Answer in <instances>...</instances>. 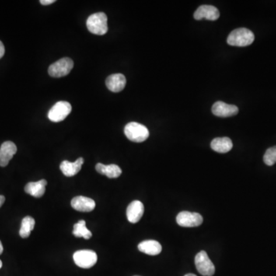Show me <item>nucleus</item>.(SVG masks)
Wrapping results in <instances>:
<instances>
[{"label":"nucleus","mask_w":276,"mask_h":276,"mask_svg":"<svg viewBox=\"0 0 276 276\" xmlns=\"http://www.w3.org/2000/svg\"><path fill=\"white\" fill-rule=\"evenodd\" d=\"M84 164V159L79 158L75 162L64 161L60 165V169L63 174L66 176H73L79 173Z\"/></svg>","instance_id":"15"},{"label":"nucleus","mask_w":276,"mask_h":276,"mask_svg":"<svg viewBox=\"0 0 276 276\" xmlns=\"http://www.w3.org/2000/svg\"><path fill=\"white\" fill-rule=\"evenodd\" d=\"M138 249L141 253L150 256H157L162 251V246L158 241L146 240L138 245Z\"/></svg>","instance_id":"17"},{"label":"nucleus","mask_w":276,"mask_h":276,"mask_svg":"<svg viewBox=\"0 0 276 276\" xmlns=\"http://www.w3.org/2000/svg\"><path fill=\"white\" fill-rule=\"evenodd\" d=\"M124 134L127 139L135 143L144 142L149 137L148 129L137 122H131L124 127Z\"/></svg>","instance_id":"3"},{"label":"nucleus","mask_w":276,"mask_h":276,"mask_svg":"<svg viewBox=\"0 0 276 276\" xmlns=\"http://www.w3.org/2000/svg\"></svg>","instance_id":"29"},{"label":"nucleus","mask_w":276,"mask_h":276,"mask_svg":"<svg viewBox=\"0 0 276 276\" xmlns=\"http://www.w3.org/2000/svg\"><path fill=\"white\" fill-rule=\"evenodd\" d=\"M73 259L78 267L90 269L96 264L98 256L94 251L85 249L75 252L73 255Z\"/></svg>","instance_id":"4"},{"label":"nucleus","mask_w":276,"mask_h":276,"mask_svg":"<svg viewBox=\"0 0 276 276\" xmlns=\"http://www.w3.org/2000/svg\"><path fill=\"white\" fill-rule=\"evenodd\" d=\"M72 233L75 237H83L85 239H89L92 236V232L87 229L86 222L85 221H78L74 225Z\"/></svg>","instance_id":"21"},{"label":"nucleus","mask_w":276,"mask_h":276,"mask_svg":"<svg viewBox=\"0 0 276 276\" xmlns=\"http://www.w3.org/2000/svg\"><path fill=\"white\" fill-rule=\"evenodd\" d=\"M16 152L17 148L13 142H4L0 148V166H6Z\"/></svg>","instance_id":"11"},{"label":"nucleus","mask_w":276,"mask_h":276,"mask_svg":"<svg viewBox=\"0 0 276 276\" xmlns=\"http://www.w3.org/2000/svg\"><path fill=\"white\" fill-rule=\"evenodd\" d=\"M203 222H204L203 217L197 213L183 211L176 217V222L180 226L197 227L201 225Z\"/></svg>","instance_id":"8"},{"label":"nucleus","mask_w":276,"mask_h":276,"mask_svg":"<svg viewBox=\"0 0 276 276\" xmlns=\"http://www.w3.org/2000/svg\"><path fill=\"white\" fill-rule=\"evenodd\" d=\"M212 112L214 115L217 117H232L237 114L239 109L235 105H228L222 102H217L213 105Z\"/></svg>","instance_id":"9"},{"label":"nucleus","mask_w":276,"mask_h":276,"mask_svg":"<svg viewBox=\"0 0 276 276\" xmlns=\"http://www.w3.org/2000/svg\"><path fill=\"white\" fill-rule=\"evenodd\" d=\"M71 111V104L67 102H58L50 109L48 117L53 122H60L66 118Z\"/></svg>","instance_id":"7"},{"label":"nucleus","mask_w":276,"mask_h":276,"mask_svg":"<svg viewBox=\"0 0 276 276\" xmlns=\"http://www.w3.org/2000/svg\"><path fill=\"white\" fill-rule=\"evenodd\" d=\"M193 16L196 20L206 19L207 20L216 21L220 17V12L217 7L214 5H203L196 10Z\"/></svg>","instance_id":"10"},{"label":"nucleus","mask_w":276,"mask_h":276,"mask_svg":"<svg viewBox=\"0 0 276 276\" xmlns=\"http://www.w3.org/2000/svg\"><path fill=\"white\" fill-rule=\"evenodd\" d=\"M71 207L79 212H91L95 208V202L92 199L83 196L75 197L71 200Z\"/></svg>","instance_id":"13"},{"label":"nucleus","mask_w":276,"mask_h":276,"mask_svg":"<svg viewBox=\"0 0 276 276\" xmlns=\"http://www.w3.org/2000/svg\"><path fill=\"white\" fill-rule=\"evenodd\" d=\"M264 163L268 166H273L276 163V146L269 148L263 157Z\"/></svg>","instance_id":"22"},{"label":"nucleus","mask_w":276,"mask_h":276,"mask_svg":"<svg viewBox=\"0 0 276 276\" xmlns=\"http://www.w3.org/2000/svg\"><path fill=\"white\" fill-rule=\"evenodd\" d=\"M253 32L246 28H239L231 32L227 38V43L229 46L236 47H246L254 42Z\"/></svg>","instance_id":"1"},{"label":"nucleus","mask_w":276,"mask_h":276,"mask_svg":"<svg viewBox=\"0 0 276 276\" xmlns=\"http://www.w3.org/2000/svg\"><path fill=\"white\" fill-rule=\"evenodd\" d=\"M46 185H47V181L46 180L30 182L25 186V192L32 197L40 198L45 194Z\"/></svg>","instance_id":"16"},{"label":"nucleus","mask_w":276,"mask_h":276,"mask_svg":"<svg viewBox=\"0 0 276 276\" xmlns=\"http://www.w3.org/2000/svg\"><path fill=\"white\" fill-rule=\"evenodd\" d=\"M2 261H1V260H0V269H1V268H2Z\"/></svg>","instance_id":"28"},{"label":"nucleus","mask_w":276,"mask_h":276,"mask_svg":"<svg viewBox=\"0 0 276 276\" xmlns=\"http://www.w3.org/2000/svg\"><path fill=\"white\" fill-rule=\"evenodd\" d=\"M3 252V246H2V242L0 241V255L2 254Z\"/></svg>","instance_id":"26"},{"label":"nucleus","mask_w":276,"mask_h":276,"mask_svg":"<svg viewBox=\"0 0 276 276\" xmlns=\"http://www.w3.org/2000/svg\"><path fill=\"white\" fill-rule=\"evenodd\" d=\"M144 204L139 200H134L129 204L127 209V217L129 222L137 223L144 215Z\"/></svg>","instance_id":"12"},{"label":"nucleus","mask_w":276,"mask_h":276,"mask_svg":"<svg viewBox=\"0 0 276 276\" xmlns=\"http://www.w3.org/2000/svg\"><path fill=\"white\" fill-rule=\"evenodd\" d=\"M232 146L233 144L229 137H217L211 142V148L216 152L221 154L230 151Z\"/></svg>","instance_id":"18"},{"label":"nucleus","mask_w":276,"mask_h":276,"mask_svg":"<svg viewBox=\"0 0 276 276\" xmlns=\"http://www.w3.org/2000/svg\"><path fill=\"white\" fill-rule=\"evenodd\" d=\"M36 221L31 217H26L22 220L19 235L23 239L29 237L31 232L34 229Z\"/></svg>","instance_id":"20"},{"label":"nucleus","mask_w":276,"mask_h":276,"mask_svg":"<svg viewBox=\"0 0 276 276\" xmlns=\"http://www.w3.org/2000/svg\"><path fill=\"white\" fill-rule=\"evenodd\" d=\"M5 198L2 195H0V208L3 205L4 203H5Z\"/></svg>","instance_id":"25"},{"label":"nucleus","mask_w":276,"mask_h":276,"mask_svg":"<svg viewBox=\"0 0 276 276\" xmlns=\"http://www.w3.org/2000/svg\"><path fill=\"white\" fill-rule=\"evenodd\" d=\"M87 28L92 34L103 36L109 30L108 17L104 12H97L92 14L87 19Z\"/></svg>","instance_id":"2"},{"label":"nucleus","mask_w":276,"mask_h":276,"mask_svg":"<svg viewBox=\"0 0 276 276\" xmlns=\"http://www.w3.org/2000/svg\"><path fill=\"white\" fill-rule=\"evenodd\" d=\"M5 54V47H4L3 43L0 41V58H2Z\"/></svg>","instance_id":"23"},{"label":"nucleus","mask_w":276,"mask_h":276,"mask_svg":"<svg viewBox=\"0 0 276 276\" xmlns=\"http://www.w3.org/2000/svg\"><path fill=\"white\" fill-rule=\"evenodd\" d=\"M185 276H197L196 275L192 274V273H190V274H186Z\"/></svg>","instance_id":"27"},{"label":"nucleus","mask_w":276,"mask_h":276,"mask_svg":"<svg viewBox=\"0 0 276 276\" xmlns=\"http://www.w3.org/2000/svg\"><path fill=\"white\" fill-rule=\"evenodd\" d=\"M195 265L197 271L204 276H213L215 273V266L210 260L205 251H200L195 257Z\"/></svg>","instance_id":"6"},{"label":"nucleus","mask_w":276,"mask_h":276,"mask_svg":"<svg viewBox=\"0 0 276 276\" xmlns=\"http://www.w3.org/2000/svg\"><path fill=\"white\" fill-rule=\"evenodd\" d=\"M106 86L112 92H120L125 88V76L122 74H113L106 79Z\"/></svg>","instance_id":"14"},{"label":"nucleus","mask_w":276,"mask_h":276,"mask_svg":"<svg viewBox=\"0 0 276 276\" xmlns=\"http://www.w3.org/2000/svg\"><path fill=\"white\" fill-rule=\"evenodd\" d=\"M74 67V62L70 58H63L53 63L49 68V74L53 78L66 76Z\"/></svg>","instance_id":"5"},{"label":"nucleus","mask_w":276,"mask_h":276,"mask_svg":"<svg viewBox=\"0 0 276 276\" xmlns=\"http://www.w3.org/2000/svg\"><path fill=\"white\" fill-rule=\"evenodd\" d=\"M97 172L100 174L105 175L109 178H117L122 173L120 166L116 165H105L99 163L95 166Z\"/></svg>","instance_id":"19"},{"label":"nucleus","mask_w":276,"mask_h":276,"mask_svg":"<svg viewBox=\"0 0 276 276\" xmlns=\"http://www.w3.org/2000/svg\"><path fill=\"white\" fill-rule=\"evenodd\" d=\"M55 2V0H41V1H40V3L43 5H47L54 3Z\"/></svg>","instance_id":"24"}]
</instances>
